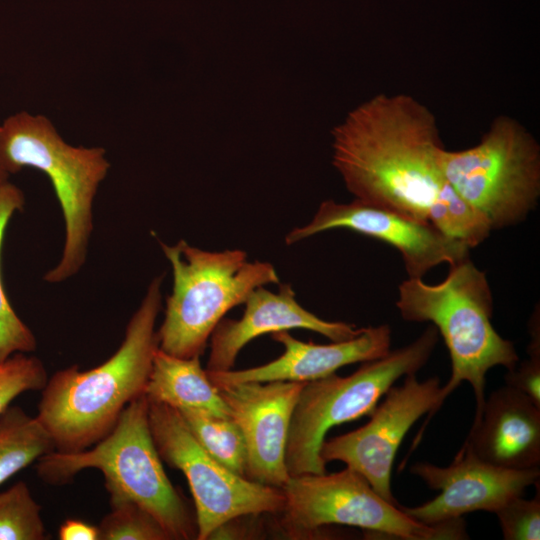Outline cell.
Instances as JSON below:
<instances>
[{"mask_svg":"<svg viewBox=\"0 0 540 540\" xmlns=\"http://www.w3.org/2000/svg\"><path fill=\"white\" fill-rule=\"evenodd\" d=\"M243 304L245 310L240 319L222 318L213 330L206 370L233 369L241 349L264 334L306 329L336 342L351 339L362 330L353 324L321 319L306 310L289 284H281L277 292L258 287Z\"/></svg>","mask_w":540,"mask_h":540,"instance_id":"cell-15","label":"cell"},{"mask_svg":"<svg viewBox=\"0 0 540 540\" xmlns=\"http://www.w3.org/2000/svg\"><path fill=\"white\" fill-rule=\"evenodd\" d=\"M54 450L51 436L36 416L19 406H9L0 415V485Z\"/></svg>","mask_w":540,"mask_h":540,"instance_id":"cell-19","label":"cell"},{"mask_svg":"<svg viewBox=\"0 0 540 540\" xmlns=\"http://www.w3.org/2000/svg\"><path fill=\"white\" fill-rule=\"evenodd\" d=\"M101 147L68 144L43 115L21 111L0 124V163L10 175L24 167L45 173L65 221V242L58 264L44 275L49 283L75 275L87 256L93 230V201L110 168Z\"/></svg>","mask_w":540,"mask_h":540,"instance_id":"cell-5","label":"cell"},{"mask_svg":"<svg viewBox=\"0 0 540 540\" xmlns=\"http://www.w3.org/2000/svg\"><path fill=\"white\" fill-rule=\"evenodd\" d=\"M305 383L215 385L243 434L248 455L247 479L282 489L290 478L285 450L292 413Z\"/></svg>","mask_w":540,"mask_h":540,"instance_id":"cell-14","label":"cell"},{"mask_svg":"<svg viewBox=\"0 0 540 540\" xmlns=\"http://www.w3.org/2000/svg\"><path fill=\"white\" fill-rule=\"evenodd\" d=\"M496 514L503 539L539 540L540 539V489L531 499L514 497L498 509Z\"/></svg>","mask_w":540,"mask_h":540,"instance_id":"cell-25","label":"cell"},{"mask_svg":"<svg viewBox=\"0 0 540 540\" xmlns=\"http://www.w3.org/2000/svg\"><path fill=\"white\" fill-rule=\"evenodd\" d=\"M48 380L42 361L26 353H15L0 362V415L20 394L42 390Z\"/></svg>","mask_w":540,"mask_h":540,"instance_id":"cell-24","label":"cell"},{"mask_svg":"<svg viewBox=\"0 0 540 540\" xmlns=\"http://www.w3.org/2000/svg\"><path fill=\"white\" fill-rule=\"evenodd\" d=\"M9 175L4 171L0 163V183L8 180Z\"/></svg>","mask_w":540,"mask_h":540,"instance_id":"cell-28","label":"cell"},{"mask_svg":"<svg viewBox=\"0 0 540 540\" xmlns=\"http://www.w3.org/2000/svg\"><path fill=\"white\" fill-rule=\"evenodd\" d=\"M24 194L8 180L0 183V250L10 218L24 206ZM37 347L33 332L10 305L0 275V362L15 353L32 352Z\"/></svg>","mask_w":540,"mask_h":540,"instance_id":"cell-21","label":"cell"},{"mask_svg":"<svg viewBox=\"0 0 540 540\" xmlns=\"http://www.w3.org/2000/svg\"><path fill=\"white\" fill-rule=\"evenodd\" d=\"M535 314L529 325L531 334L527 348L529 359L507 372L505 384L522 392L540 407V333L539 317Z\"/></svg>","mask_w":540,"mask_h":540,"instance_id":"cell-26","label":"cell"},{"mask_svg":"<svg viewBox=\"0 0 540 540\" xmlns=\"http://www.w3.org/2000/svg\"><path fill=\"white\" fill-rule=\"evenodd\" d=\"M280 525L290 536L315 535L337 524L361 528L390 539H468L462 518L426 525L410 518L399 503L381 497L368 481L346 467L334 473L290 476L282 488Z\"/></svg>","mask_w":540,"mask_h":540,"instance_id":"cell-9","label":"cell"},{"mask_svg":"<svg viewBox=\"0 0 540 540\" xmlns=\"http://www.w3.org/2000/svg\"><path fill=\"white\" fill-rule=\"evenodd\" d=\"M160 245L172 268L173 287L157 331L158 348L176 357H200L230 309L256 288L280 282L272 264L249 262L239 249L206 251L185 240Z\"/></svg>","mask_w":540,"mask_h":540,"instance_id":"cell-6","label":"cell"},{"mask_svg":"<svg viewBox=\"0 0 540 540\" xmlns=\"http://www.w3.org/2000/svg\"><path fill=\"white\" fill-rule=\"evenodd\" d=\"M60 540H99L98 526L79 519H67L58 529Z\"/></svg>","mask_w":540,"mask_h":540,"instance_id":"cell-27","label":"cell"},{"mask_svg":"<svg viewBox=\"0 0 540 540\" xmlns=\"http://www.w3.org/2000/svg\"><path fill=\"white\" fill-rule=\"evenodd\" d=\"M274 341L284 347L275 360L261 366L242 370L207 371L214 385L242 383L295 381L310 382L322 379L346 365L369 362L390 352L392 333L388 325L363 327L361 332L348 340L329 344L304 342L288 331L271 334Z\"/></svg>","mask_w":540,"mask_h":540,"instance_id":"cell-16","label":"cell"},{"mask_svg":"<svg viewBox=\"0 0 540 540\" xmlns=\"http://www.w3.org/2000/svg\"><path fill=\"white\" fill-rule=\"evenodd\" d=\"M396 307L408 322H431L449 352L452 372L441 387L438 410L463 382L476 399L474 421L485 403L487 372L503 366L514 369L519 357L513 342L493 327V297L486 273L468 258L449 266L444 280L428 284L422 278H407L398 286Z\"/></svg>","mask_w":540,"mask_h":540,"instance_id":"cell-3","label":"cell"},{"mask_svg":"<svg viewBox=\"0 0 540 540\" xmlns=\"http://www.w3.org/2000/svg\"><path fill=\"white\" fill-rule=\"evenodd\" d=\"M109 502L111 512L98 526L99 540H170L159 522L134 501Z\"/></svg>","mask_w":540,"mask_h":540,"instance_id":"cell-23","label":"cell"},{"mask_svg":"<svg viewBox=\"0 0 540 540\" xmlns=\"http://www.w3.org/2000/svg\"><path fill=\"white\" fill-rule=\"evenodd\" d=\"M161 284L162 276L151 281L110 358L90 370L73 365L48 378L36 417L51 436L55 451L72 453L91 447L111 432L126 406L144 394L158 348L155 323Z\"/></svg>","mask_w":540,"mask_h":540,"instance_id":"cell-2","label":"cell"},{"mask_svg":"<svg viewBox=\"0 0 540 540\" xmlns=\"http://www.w3.org/2000/svg\"><path fill=\"white\" fill-rule=\"evenodd\" d=\"M178 411L192 435L213 458L246 478V444L241 429L232 417H219L190 409Z\"/></svg>","mask_w":540,"mask_h":540,"instance_id":"cell-20","label":"cell"},{"mask_svg":"<svg viewBox=\"0 0 540 540\" xmlns=\"http://www.w3.org/2000/svg\"><path fill=\"white\" fill-rule=\"evenodd\" d=\"M149 401V426L156 449L189 484L197 525V540L210 539L224 523L245 515L282 512V489L260 484L230 471L195 439L180 412Z\"/></svg>","mask_w":540,"mask_h":540,"instance_id":"cell-10","label":"cell"},{"mask_svg":"<svg viewBox=\"0 0 540 540\" xmlns=\"http://www.w3.org/2000/svg\"><path fill=\"white\" fill-rule=\"evenodd\" d=\"M439 333L432 325L410 344L373 361L348 376L336 373L306 382L294 407L285 450L290 476L322 474L320 450L335 426L369 416L386 392L403 376L416 374L429 360Z\"/></svg>","mask_w":540,"mask_h":540,"instance_id":"cell-7","label":"cell"},{"mask_svg":"<svg viewBox=\"0 0 540 540\" xmlns=\"http://www.w3.org/2000/svg\"><path fill=\"white\" fill-rule=\"evenodd\" d=\"M441 382L439 377L419 381L416 374L405 376L400 386L393 385L383 401L369 415V421L346 434L325 440L320 455L327 464L341 461L361 474L384 499L398 503L391 489L396 453L410 428L428 414L411 450L421 441L422 432L438 412Z\"/></svg>","mask_w":540,"mask_h":540,"instance_id":"cell-11","label":"cell"},{"mask_svg":"<svg viewBox=\"0 0 540 540\" xmlns=\"http://www.w3.org/2000/svg\"><path fill=\"white\" fill-rule=\"evenodd\" d=\"M410 473L431 489L440 491L437 497L421 505H400L410 518L426 525L455 520L476 511L495 513L509 500L523 496L525 489L536 484L540 477L539 467L516 470L487 463L466 444L449 466L417 462L410 467Z\"/></svg>","mask_w":540,"mask_h":540,"instance_id":"cell-13","label":"cell"},{"mask_svg":"<svg viewBox=\"0 0 540 540\" xmlns=\"http://www.w3.org/2000/svg\"><path fill=\"white\" fill-rule=\"evenodd\" d=\"M438 159L453 190L491 230L523 222L538 204L540 146L512 117H496L473 147H443Z\"/></svg>","mask_w":540,"mask_h":540,"instance_id":"cell-8","label":"cell"},{"mask_svg":"<svg viewBox=\"0 0 540 540\" xmlns=\"http://www.w3.org/2000/svg\"><path fill=\"white\" fill-rule=\"evenodd\" d=\"M338 228L366 235L396 248L402 256L408 278H422L444 263L449 266L456 264L468 258L471 249L431 223L358 199L350 203L322 202L312 220L291 230L285 237V243L292 245Z\"/></svg>","mask_w":540,"mask_h":540,"instance_id":"cell-12","label":"cell"},{"mask_svg":"<svg viewBox=\"0 0 540 540\" xmlns=\"http://www.w3.org/2000/svg\"><path fill=\"white\" fill-rule=\"evenodd\" d=\"M464 444L478 458L498 467H539L540 407L505 384L485 400Z\"/></svg>","mask_w":540,"mask_h":540,"instance_id":"cell-17","label":"cell"},{"mask_svg":"<svg viewBox=\"0 0 540 540\" xmlns=\"http://www.w3.org/2000/svg\"><path fill=\"white\" fill-rule=\"evenodd\" d=\"M148 415L149 401L142 394L126 406L103 439L78 452L43 455L36 461L37 473L49 484L62 485L84 469L100 470L109 501H134L159 522L170 540L196 539L195 514L165 473Z\"/></svg>","mask_w":540,"mask_h":540,"instance_id":"cell-4","label":"cell"},{"mask_svg":"<svg viewBox=\"0 0 540 540\" xmlns=\"http://www.w3.org/2000/svg\"><path fill=\"white\" fill-rule=\"evenodd\" d=\"M41 506L28 485L19 481L0 492V540H45Z\"/></svg>","mask_w":540,"mask_h":540,"instance_id":"cell-22","label":"cell"},{"mask_svg":"<svg viewBox=\"0 0 540 540\" xmlns=\"http://www.w3.org/2000/svg\"><path fill=\"white\" fill-rule=\"evenodd\" d=\"M433 113L416 98L378 94L333 131V165L362 202L433 224L473 248L489 237L487 221L446 179Z\"/></svg>","mask_w":540,"mask_h":540,"instance_id":"cell-1","label":"cell"},{"mask_svg":"<svg viewBox=\"0 0 540 540\" xmlns=\"http://www.w3.org/2000/svg\"><path fill=\"white\" fill-rule=\"evenodd\" d=\"M144 394L150 401L177 410L190 409L231 417L218 388L202 368L200 357L180 358L157 348Z\"/></svg>","mask_w":540,"mask_h":540,"instance_id":"cell-18","label":"cell"}]
</instances>
